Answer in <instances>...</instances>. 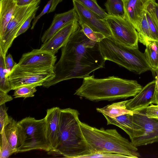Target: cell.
<instances>
[{
    "label": "cell",
    "mask_w": 158,
    "mask_h": 158,
    "mask_svg": "<svg viewBox=\"0 0 158 158\" xmlns=\"http://www.w3.org/2000/svg\"><path fill=\"white\" fill-rule=\"evenodd\" d=\"M60 58L54 66L55 76L42 86L48 88L63 81L84 78L95 71L104 68L106 60L98 42L88 38L80 25L61 48Z\"/></svg>",
    "instance_id": "obj_1"
},
{
    "label": "cell",
    "mask_w": 158,
    "mask_h": 158,
    "mask_svg": "<svg viewBox=\"0 0 158 158\" xmlns=\"http://www.w3.org/2000/svg\"><path fill=\"white\" fill-rule=\"evenodd\" d=\"M142 88L135 80L114 76L98 78L93 75L83 78L74 95L92 101H113L134 97Z\"/></svg>",
    "instance_id": "obj_2"
},
{
    "label": "cell",
    "mask_w": 158,
    "mask_h": 158,
    "mask_svg": "<svg viewBox=\"0 0 158 158\" xmlns=\"http://www.w3.org/2000/svg\"><path fill=\"white\" fill-rule=\"evenodd\" d=\"M76 110L61 109L60 127L56 145L48 154L67 158H80L91 153L89 145L82 131Z\"/></svg>",
    "instance_id": "obj_3"
},
{
    "label": "cell",
    "mask_w": 158,
    "mask_h": 158,
    "mask_svg": "<svg viewBox=\"0 0 158 158\" xmlns=\"http://www.w3.org/2000/svg\"><path fill=\"white\" fill-rule=\"evenodd\" d=\"M83 135L91 153L106 152L121 154L137 158L140 156L137 147L122 136L115 129H98L81 121Z\"/></svg>",
    "instance_id": "obj_4"
},
{
    "label": "cell",
    "mask_w": 158,
    "mask_h": 158,
    "mask_svg": "<svg viewBox=\"0 0 158 158\" xmlns=\"http://www.w3.org/2000/svg\"><path fill=\"white\" fill-rule=\"evenodd\" d=\"M101 54L109 60L137 74L151 71L144 53L138 48L122 44L112 37L105 38L98 42Z\"/></svg>",
    "instance_id": "obj_5"
},
{
    "label": "cell",
    "mask_w": 158,
    "mask_h": 158,
    "mask_svg": "<svg viewBox=\"0 0 158 158\" xmlns=\"http://www.w3.org/2000/svg\"><path fill=\"white\" fill-rule=\"evenodd\" d=\"M19 142L17 153L35 149L48 152L51 149L47 141L45 133L46 121L28 117L17 122Z\"/></svg>",
    "instance_id": "obj_6"
},
{
    "label": "cell",
    "mask_w": 158,
    "mask_h": 158,
    "mask_svg": "<svg viewBox=\"0 0 158 158\" xmlns=\"http://www.w3.org/2000/svg\"><path fill=\"white\" fill-rule=\"evenodd\" d=\"M6 76L11 90L21 86H42L55 76L54 67L51 68L28 67L19 66L18 64Z\"/></svg>",
    "instance_id": "obj_7"
},
{
    "label": "cell",
    "mask_w": 158,
    "mask_h": 158,
    "mask_svg": "<svg viewBox=\"0 0 158 158\" xmlns=\"http://www.w3.org/2000/svg\"><path fill=\"white\" fill-rule=\"evenodd\" d=\"M40 0H35L26 5H16L3 36L0 38V53L5 58L16 35L25 21L39 7Z\"/></svg>",
    "instance_id": "obj_8"
},
{
    "label": "cell",
    "mask_w": 158,
    "mask_h": 158,
    "mask_svg": "<svg viewBox=\"0 0 158 158\" xmlns=\"http://www.w3.org/2000/svg\"><path fill=\"white\" fill-rule=\"evenodd\" d=\"M103 19L107 23L114 40L132 48H139L138 32L130 22L122 17L110 15Z\"/></svg>",
    "instance_id": "obj_9"
},
{
    "label": "cell",
    "mask_w": 158,
    "mask_h": 158,
    "mask_svg": "<svg viewBox=\"0 0 158 158\" xmlns=\"http://www.w3.org/2000/svg\"><path fill=\"white\" fill-rule=\"evenodd\" d=\"M145 110L133 112V121L144 130L142 135L131 141L136 147L158 142V120L148 118Z\"/></svg>",
    "instance_id": "obj_10"
},
{
    "label": "cell",
    "mask_w": 158,
    "mask_h": 158,
    "mask_svg": "<svg viewBox=\"0 0 158 158\" xmlns=\"http://www.w3.org/2000/svg\"><path fill=\"white\" fill-rule=\"evenodd\" d=\"M72 1L79 18V23L85 24L94 31L103 34L106 38L112 37L111 31L104 19L99 18L77 0Z\"/></svg>",
    "instance_id": "obj_11"
},
{
    "label": "cell",
    "mask_w": 158,
    "mask_h": 158,
    "mask_svg": "<svg viewBox=\"0 0 158 158\" xmlns=\"http://www.w3.org/2000/svg\"><path fill=\"white\" fill-rule=\"evenodd\" d=\"M56 56L48 51L34 49L23 54L18 64L21 67L51 68L54 67Z\"/></svg>",
    "instance_id": "obj_12"
},
{
    "label": "cell",
    "mask_w": 158,
    "mask_h": 158,
    "mask_svg": "<svg viewBox=\"0 0 158 158\" xmlns=\"http://www.w3.org/2000/svg\"><path fill=\"white\" fill-rule=\"evenodd\" d=\"M80 26L79 20H77L68 23L43 43L40 49L55 55L65 45L72 34Z\"/></svg>",
    "instance_id": "obj_13"
},
{
    "label": "cell",
    "mask_w": 158,
    "mask_h": 158,
    "mask_svg": "<svg viewBox=\"0 0 158 158\" xmlns=\"http://www.w3.org/2000/svg\"><path fill=\"white\" fill-rule=\"evenodd\" d=\"M155 88V80L149 82L132 99L128 100L126 108L133 112L140 111L154 103Z\"/></svg>",
    "instance_id": "obj_14"
},
{
    "label": "cell",
    "mask_w": 158,
    "mask_h": 158,
    "mask_svg": "<svg viewBox=\"0 0 158 158\" xmlns=\"http://www.w3.org/2000/svg\"><path fill=\"white\" fill-rule=\"evenodd\" d=\"M61 110L58 107L48 109L45 117L46 138L51 149L49 152L54 150L56 145L60 127Z\"/></svg>",
    "instance_id": "obj_15"
},
{
    "label": "cell",
    "mask_w": 158,
    "mask_h": 158,
    "mask_svg": "<svg viewBox=\"0 0 158 158\" xmlns=\"http://www.w3.org/2000/svg\"><path fill=\"white\" fill-rule=\"evenodd\" d=\"M133 113L125 114L114 118L103 115L106 120L107 125H114L123 130L131 141L135 138L141 136L144 133L143 127L133 121Z\"/></svg>",
    "instance_id": "obj_16"
},
{
    "label": "cell",
    "mask_w": 158,
    "mask_h": 158,
    "mask_svg": "<svg viewBox=\"0 0 158 158\" xmlns=\"http://www.w3.org/2000/svg\"><path fill=\"white\" fill-rule=\"evenodd\" d=\"M155 0H123L124 18L130 22L136 31L148 4Z\"/></svg>",
    "instance_id": "obj_17"
},
{
    "label": "cell",
    "mask_w": 158,
    "mask_h": 158,
    "mask_svg": "<svg viewBox=\"0 0 158 158\" xmlns=\"http://www.w3.org/2000/svg\"><path fill=\"white\" fill-rule=\"evenodd\" d=\"M76 20H79V18L73 8L67 11L56 14L50 26L41 37L42 42L44 43L60 29L68 23Z\"/></svg>",
    "instance_id": "obj_18"
},
{
    "label": "cell",
    "mask_w": 158,
    "mask_h": 158,
    "mask_svg": "<svg viewBox=\"0 0 158 158\" xmlns=\"http://www.w3.org/2000/svg\"><path fill=\"white\" fill-rule=\"evenodd\" d=\"M0 38L4 35L16 6L15 0L0 1Z\"/></svg>",
    "instance_id": "obj_19"
},
{
    "label": "cell",
    "mask_w": 158,
    "mask_h": 158,
    "mask_svg": "<svg viewBox=\"0 0 158 158\" xmlns=\"http://www.w3.org/2000/svg\"><path fill=\"white\" fill-rule=\"evenodd\" d=\"M128 100L113 103L103 108H97L96 110L102 114L113 118L125 114L133 113V112L126 108V105Z\"/></svg>",
    "instance_id": "obj_20"
},
{
    "label": "cell",
    "mask_w": 158,
    "mask_h": 158,
    "mask_svg": "<svg viewBox=\"0 0 158 158\" xmlns=\"http://www.w3.org/2000/svg\"><path fill=\"white\" fill-rule=\"evenodd\" d=\"M145 46L146 48L144 53L154 74L158 68V41L149 40Z\"/></svg>",
    "instance_id": "obj_21"
},
{
    "label": "cell",
    "mask_w": 158,
    "mask_h": 158,
    "mask_svg": "<svg viewBox=\"0 0 158 158\" xmlns=\"http://www.w3.org/2000/svg\"><path fill=\"white\" fill-rule=\"evenodd\" d=\"M4 130L8 142L17 153L19 142L17 122L11 117L9 123L4 127Z\"/></svg>",
    "instance_id": "obj_22"
},
{
    "label": "cell",
    "mask_w": 158,
    "mask_h": 158,
    "mask_svg": "<svg viewBox=\"0 0 158 158\" xmlns=\"http://www.w3.org/2000/svg\"><path fill=\"white\" fill-rule=\"evenodd\" d=\"M155 2L154 1L150 2L147 5L145 11L151 38L152 40L158 41V22L154 11V3Z\"/></svg>",
    "instance_id": "obj_23"
},
{
    "label": "cell",
    "mask_w": 158,
    "mask_h": 158,
    "mask_svg": "<svg viewBox=\"0 0 158 158\" xmlns=\"http://www.w3.org/2000/svg\"><path fill=\"white\" fill-rule=\"evenodd\" d=\"M137 31L138 34L139 41L144 45L148 41L152 40L145 11L143 14Z\"/></svg>",
    "instance_id": "obj_24"
},
{
    "label": "cell",
    "mask_w": 158,
    "mask_h": 158,
    "mask_svg": "<svg viewBox=\"0 0 158 158\" xmlns=\"http://www.w3.org/2000/svg\"><path fill=\"white\" fill-rule=\"evenodd\" d=\"M105 6L108 15L121 16L124 18L123 0H107Z\"/></svg>",
    "instance_id": "obj_25"
},
{
    "label": "cell",
    "mask_w": 158,
    "mask_h": 158,
    "mask_svg": "<svg viewBox=\"0 0 158 158\" xmlns=\"http://www.w3.org/2000/svg\"><path fill=\"white\" fill-rule=\"evenodd\" d=\"M77 0L101 19H105L109 15L98 5L97 0Z\"/></svg>",
    "instance_id": "obj_26"
},
{
    "label": "cell",
    "mask_w": 158,
    "mask_h": 158,
    "mask_svg": "<svg viewBox=\"0 0 158 158\" xmlns=\"http://www.w3.org/2000/svg\"><path fill=\"white\" fill-rule=\"evenodd\" d=\"M4 59L0 53V90L8 93L11 89L6 76L7 73L5 66Z\"/></svg>",
    "instance_id": "obj_27"
},
{
    "label": "cell",
    "mask_w": 158,
    "mask_h": 158,
    "mask_svg": "<svg viewBox=\"0 0 158 158\" xmlns=\"http://www.w3.org/2000/svg\"><path fill=\"white\" fill-rule=\"evenodd\" d=\"M0 134L1 135L0 157V158H8L13 153H16V152L8 142L5 134L4 128L2 132Z\"/></svg>",
    "instance_id": "obj_28"
},
{
    "label": "cell",
    "mask_w": 158,
    "mask_h": 158,
    "mask_svg": "<svg viewBox=\"0 0 158 158\" xmlns=\"http://www.w3.org/2000/svg\"><path fill=\"white\" fill-rule=\"evenodd\" d=\"M35 86H25L18 87L14 89L13 96L15 98L32 97L37 90Z\"/></svg>",
    "instance_id": "obj_29"
},
{
    "label": "cell",
    "mask_w": 158,
    "mask_h": 158,
    "mask_svg": "<svg viewBox=\"0 0 158 158\" xmlns=\"http://www.w3.org/2000/svg\"><path fill=\"white\" fill-rule=\"evenodd\" d=\"M79 23L84 34L90 40L99 42L106 38L103 34L94 31L85 24Z\"/></svg>",
    "instance_id": "obj_30"
},
{
    "label": "cell",
    "mask_w": 158,
    "mask_h": 158,
    "mask_svg": "<svg viewBox=\"0 0 158 158\" xmlns=\"http://www.w3.org/2000/svg\"><path fill=\"white\" fill-rule=\"evenodd\" d=\"M132 158L131 157L121 154L106 152H98L82 156L80 158Z\"/></svg>",
    "instance_id": "obj_31"
},
{
    "label": "cell",
    "mask_w": 158,
    "mask_h": 158,
    "mask_svg": "<svg viewBox=\"0 0 158 158\" xmlns=\"http://www.w3.org/2000/svg\"><path fill=\"white\" fill-rule=\"evenodd\" d=\"M0 134L3 130L4 127L10 122L11 117H9L7 113V108L5 104L0 105Z\"/></svg>",
    "instance_id": "obj_32"
},
{
    "label": "cell",
    "mask_w": 158,
    "mask_h": 158,
    "mask_svg": "<svg viewBox=\"0 0 158 158\" xmlns=\"http://www.w3.org/2000/svg\"><path fill=\"white\" fill-rule=\"evenodd\" d=\"M145 113L148 118L158 120V105L151 104L145 110Z\"/></svg>",
    "instance_id": "obj_33"
},
{
    "label": "cell",
    "mask_w": 158,
    "mask_h": 158,
    "mask_svg": "<svg viewBox=\"0 0 158 158\" xmlns=\"http://www.w3.org/2000/svg\"><path fill=\"white\" fill-rule=\"evenodd\" d=\"M38 10H35L23 24L16 35V38L19 35L25 32L30 27L32 19L35 17V15Z\"/></svg>",
    "instance_id": "obj_34"
},
{
    "label": "cell",
    "mask_w": 158,
    "mask_h": 158,
    "mask_svg": "<svg viewBox=\"0 0 158 158\" xmlns=\"http://www.w3.org/2000/svg\"><path fill=\"white\" fill-rule=\"evenodd\" d=\"M53 0H49L45 5L41 13L38 16L34 19L32 23V26L31 28V30H33L39 19L44 15L48 13L52 5Z\"/></svg>",
    "instance_id": "obj_35"
},
{
    "label": "cell",
    "mask_w": 158,
    "mask_h": 158,
    "mask_svg": "<svg viewBox=\"0 0 158 158\" xmlns=\"http://www.w3.org/2000/svg\"><path fill=\"white\" fill-rule=\"evenodd\" d=\"M7 74L10 72L17 64L11 55L9 53L6 56L4 59Z\"/></svg>",
    "instance_id": "obj_36"
},
{
    "label": "cell",
    "mask_w": 158,
    "mask_h": 158,
    "mask_svg": "<svg viewBox=\"0 0 158 158\" xmlns=\"http://www.w3.org/2000/svg\"><path fill=\"white\" fill-rule=\"evenodd\" d=\"M13 99L10 95L1 90H0V105L5 104L6 102L10 101Z\"/></svg>",
    "instance_id": "obj_37"
},
{
    "label": "cell",
    "mask_w": 158,
    "mask_h": 158,
    "mask_svg": "<svg viewBox=\"0 0 158 158\" xmlns=\"http://www.w3.org/2000/svg\"><path fill=\"white\" fill-rule=\"evenodd\" d=\"M35 0H15L16 5L18 6H23L28 5Z\"/></svg>",
    "instance_id": "obj_38"
},
{
    "label": "cell",
    "mask_w": 158,
    "mask_h": 158,
    "mask_svg": "<svg viewBox=\"0 0 158 158\" xmlns=\"http://www.w3.org/2000/svg\"><path fill=\"white\" fill-rule=\"evenodd\" d=\"M62 1L63 0H53L52 5L48 13H50L54 11L58 4Z\"/></svg>",
    "instance_id": "obj_39"
},
{
    "label": "cell",
    "mask_w": 158,
    "mask_h": 158,
    "mask_svg": "<svg viewBox=\"0 0 158 158\" xmlns=\"http://www.w3.org/2000/svg\"><path fill=\"white\" fill-rule=\"evenodd\" d=\"M154 11L155 17L158 22V3L156 2L154 3Z\"/></svg>",
    "instance_id": "obj_40"
},
{
    "label": "cell",
    "mask_w": 158,
    "mask_h": 158,
    "mask_svg": "<svg viewBox=\"0 0 158 158\" xmlns=\"http://www.w3.org/2000/svg\"><path fill=\"white\" fill-rule=\"evenodd\" d=\"M154 74L158 76V68L155 70Z\"/></svg>",
    "instance_id": "obj_41"
}]
</instances>
